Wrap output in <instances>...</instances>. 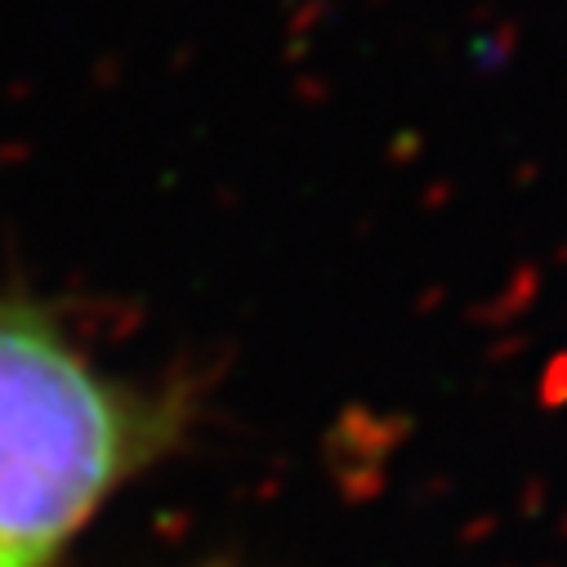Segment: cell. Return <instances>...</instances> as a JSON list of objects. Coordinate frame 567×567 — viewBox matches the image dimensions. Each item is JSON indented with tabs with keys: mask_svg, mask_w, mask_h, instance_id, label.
<instances>
[{
	"mask_svg": "<svg viewBox=\"0 0 567 567\" xmlns=\"http://www.w3.org/2000/svg\"><path fill=\"white\" fill-rule=\"evenodd\" d=\"M148 447V415L54 322L0 305V567H54Z\"/></svg>",
	"mask_w": 567,
	"mask_h": 567,
	"instance_id": "6da1fadb",
	"label": "cell"
}]
</instances>
